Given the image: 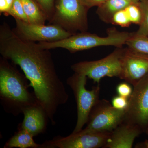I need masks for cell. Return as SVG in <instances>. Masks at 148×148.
Listing matches in <instances>:
<instances>
[{"label":"cell","instance_id":"obj_4","mask_svg":"<svg viewBox=\"0 0 148 148\" xmlns=\"http://www.w3.org/2000/svg\"><path fill=\"white\" fill-rule=\"evenodd\" d=\"M88 9L80 0H55L54 12L49 22L73 34L87 32Z\"/></svg>","mask_w":148,"mask_h":148},{"label":"cell","instance_id":"obj_18","mask_svg":"<svg viewBox=\"0 0 148 148\" xmlns=\"http://www.w3.org/2000/svg\"><path fill=\"white\" fill-rule=\"evenodd\" d=\"M139 3H132L126 7L125 9L132 24L139 26L143 21V15Z\"/></svg>","mask_w":148,"mask_h":148},{"label":"cell","instance_id":"obj_21","mask_svg":"<svg viewBox=\"0 0 148 148\" xmlns=\"http://www.w3.org/2000/svg\"><path fill=\"white\" fill-rule=\"evenodd\" d=\"M111 24L122 27H128L132 23L124 8L115 14L112 18Z\"/></svg>","mask_w":148,"mask_h":148},{"label":"cell","instance_id":"obj_7","mask_svg":"<svg viewBox=\"0 0 148 148\" xmlns=\"http://www.w3.org/2000/svg\"><path fill=\"white\" fill-rule=\"evenodd\" d=\"M125 110L114 108L105 99L98 100L90 112L84 131L112 132L123 121Z\"/></svg>","mask_w":148,"mask_h":148},{"label":"cell","instance_id":"obj_2","mask_svg":"<svg viewBox=\"0 0 148 148\" xmlns=\"http://www.w3.org/2000/svg\"><path fill=\"white\" fill-rule=\"evenodd\" d=\"M25 75H23L8 60H0V99L5 111L16 116L25 109L39 104Z\"/></svg>","mask_w":148,"mask_h":148},{"label":"cell","instance_id":"obj_13","mask_svg":"<svg viewBox=\"0 0 148 148\" xmlns=\"http://www.w3.org/2000/svg\"><path fill=\"white\" fill-rule=\"evenodd\" d=\"M22 114L24 119L18 128L27 130L34 137L45 132L49 118L39 104L28 107Z\"/></svg>","mask_w":148,"mask_h":148},{"label":"cell","instance_id":"obj_27","mask_svg":"<svg viewBox=\"0 0 148 148\" xmlns=\"http://www.w3.org/2000/svg\"><path fill=\"white\" fill-rule=\"evenodd\" d=\"M142 145H140L139 147H142L148 148V140H146L145 142L141 144Z\"/></svg>","mask_w":148,"mask_h":148},{"label":"cell","instance_id":"obj_1","mask_svg":"<svg viewBox=\"0 0 148 148\" xmlns=\"http://www.w3.org/2000/svg\"><path fill=\"white\" fill-rule=\"evenodd\" d=\"M0 53L21 68L38 103L55 125L58 107L68 102L69 95L56 72L49 49L20 38L4 22L0 27Z\"/></svg>","mask_w":148,"mask_h":148},{"label":"cell","instance_id":"obj_23","mask_svg":"<svg viewBox=\"0 0 148 148\" xmlns=\"http://www.w3.org/2000/svg\"><path fill=\"white\" fill-rule=\"evenodd\" d=\"M112 104L116 109L125 110L128 106V98L119 95L114 96L112 100Z\"/></svg>","mask_w":148,"mask_h":148},{"label":"cell","instance_id":"obj_20","mask_svg":"<svg viewBox=\"0 0 148 148\" xmlns=\"http://www.w3.org/2000/svg\"><path fill=\"white\" fill-rule=\"evenodd\" d=\"M139 4L143 11V20L139 25V29L135 32L138 34L148 36V0H143Z\"/></svg>","mask_w":148,"mask_h":148},{"label":"cell","instance_id":"obj_15","mask_svg":"<svg viewBox=\"0 0 148 148\" xmlns=\"http://www.w3.org/2000/svg\"><path fill=\"white\" fill-rule=\"evenodd\" d=\"M18 130L5 143L4 148H44L43 144H38L34 140V136L25 130Z\"/></svg>","mask_w":148,"mask_h":148},{"label":"cell","instance_id":"obj_22","mask_svg":"<svg viewBox=\"0 0 148 148\" xmlns=\"http://www.w3.org/2000/svg\"><path fill=\"white\" fill-rule=\"evenodd\" d=\"M40 6L50 21L54 12L55 0H34Z\"/></svg>","mask_w":148,"mask_h":148},{"label":"cell","instance_id":"obj_12","mask_svg":"<svg viewBox=\"0 0 148 148\" xmlns=\"http://www.w3.org/2000/svg\"><path fill=\"white\" fill-rule=\"evenodd\" d=\"M143 131L137 125L123 121L112 132L104 148H131Z\"/></svg>","mask_w":148,"mask_h":148},{"label":"cell","instance_id":"obj_10","mask_svg":"<svg viewBox=\"0 0 148 148\" xmlns=\"http://www.w3.org/2000/svg\"><path fill=\"white\" fill-rule=\"evenodd\" d=\"M16 27L14 31L23 39L36 42H54L68 38L73 34L55 24H30L15 19Z\"/></svg>","mask_w":148,"mask_h":148},{"label":"cell","instance_id":"obj_6","mask_svg":"<svg viewBox=\"0 0 148 148\" xmlns=\"http://www.w3.org/2000/svg\"><path fill=\"white\" fill-rule=\"evenodd\" d=\"M123 50V47H116L105 58L96 61H81L73 64L71 69L74 73L84 75L98 84L104 77L119 78Z\"/></svg>","mask_w":148,"mask_h":148},{"label":"cell","instance_id":"obj_16","mask_svg":"<svg viewBox=\"0 0 148 148\" xmlns=\"http://www.w3.org/2000/svg\"><path fill=\"white\" fill-rule=\"evenodd\" d=\"M24 12L30 24H45L47 17L34 0H21Z\"/></svg>","mask_w":148,"mask_h":148},{"label":"cell","instance_id":"obj_29","mask_svg":"<svg viewBox=\"0 0 148 148\" xmlns=\"http://www.w3.org/2000/svg\"><path fill=\"white\" fill-rule=\"evenodd\" d=\"M145 133L146 134H147L148 135V128H147V129L146 130V131H145Z\"/></svg>","mask_w":148,"mask_h":148},{"label":"cell","instance_id":"obj_14","mask_svg":"<svg viewBox=\"0 0 148 148\" xmlns=\"http://www.w3.org/2000/svg\"><path fill=\"white\" fill-rule=\"evenodd\" d=\"M132 3H134L127 0H106L98 7L96 14L101 21L106 24H111L115 14Z\"/></svg>","mask_w":148,"mask_h":148},{"label":"cell","instance_id":"obj_3","mask_svg":"<svg viewBox=\"0 0 148 148\" xmlns=\"http://www.w3.org/2000/svg\"><path fill=\"white\" fill-rule=\"evenodd\" d=\"M107 36H99L87 32H79L68 38L54 42H40L38 43L40 47L45 49H65L71 53L88 50L101 46L123 47L130 36V33L120 32L116 28H112L107 30Z\"/></svg>","mask_w":148,"mask_h":148},{"label":"cell","instance_id":"obj_11","mask_svg":"<svg viewBox=\"0 0 148 148\" xmlns=\"http://www.w3.org/2000/svg\"><path fill=\"white\" fill-rule=\"evenodd\" d=\"M119 78L133 86L148 74V55L124 48Z\"/></svg>","mask_w":148,"mask_h":148},{"label":"cell","instance_id":"obj_24","mask_svg":"<svg viewBox=\"0 0 148 148\" xmlns=\"http://www.w3.org/2000/svg\"><path fill=\"white\" fill-rule=\"evenodd\" d=\"M116 91L119 95L127 98L130 97L132 92L131 86L127 82L119 84L117 86Z\"/></svg>","mask_w":148,"mask_h":148},{"label":"cell","instance_id":"obj_25","mask_svg":"<svg viewBox=\"0 0 148 148\" xmlns=\"http://www.w3.org/2000/svg\"><path fill=\"white\" fill-rule=\"evenodd\" d=\"M14 0H0V12L7 15Z\"/></svg>","mask_w":148,"mask_h":148},{"label":"cell","instance_id":"obj_17","mask_svg":"<svg viewBox=\"0 0 148 148\" xmlns=\"http://www.w3.org/2000/svg\"><path fill=\"white\" fill-rule=\"evenodd\" d=\"M125 45L132 50L148 55V36L138 34L135 32L131 33Z\"/></svg>","mask_w":148,"mask_h":148},{"label":"cell","instance_id":"obj_8","mask_svg":"<svg viewBox=\"0 0 148 148\" xmlns=\"http://www.w3.org/2000/svg\"><path fill=\"white\" fill-rule=\"evenodd\" d=\"M133 87L123 121L137 125L145 132L148 128V74Z\"/></svg>","mask_w":148,"mask_h":148},{"label":"cell","instance_id":"obj_9","mask_svg":"<svg viewBox=\"0 0 148 148\" xmlns=\"http://www.w3.org/2000/svg\"><path fill=\"white\" fill-rule=\"evenodd\" d=\"M111 132L84 131L82 130L67 137L57 136L42 144L44 148H104Z\"/></svg>","mask_w":148,"mask_h":148},{"label":"cell","instance_id":"obj_5","mask_svg":"<svg viewBox=\"0 0 148 148\" xmlns=\"http://www.w3.org/2000/svg\"><path fill=\"white\" fill-rule=\"evenodd\" d=\"M87 77L75 73L67 79L66 82L73 90L77 106V118L75 127L72 133L82 130L87 123L90 112L99 99L100 87L99 85L91 90L86 88Z\"/></svg>","mask_w":148,"mask_h":148},{"label":"cell","instance_id":"obj_19","mask_svg":"<svg viewBox=\"0 0 148 148\" xmlns=\"http://www.w3.org/2000/svg\"><path fill=\"white\" fill-rule=\"evenodd\" d=\"M7 15H11L14 18L29 23L28 18L24 12L21 0H14Z\"/></svg>","mask_w":148,"mask_h":148},{"label":"cell","instance_id":"obj_28","mask_svg":"<svg viewBox=\"0 0 148 148\" xmlns=\"http://www.w3.org/2000/svg\"><path fill=\"white\" fill-rule=\"evenodd\" d=\"M127 1H130L134 3H139L142 1L143 0H127Z\"/></svg>","mask_w":148,"mask_h":148},{"label":"cell","instance_id":"obj_26","mask_svg":"<svg viewBox=\"0 0 148 148\" xmlns=\"http://www.w3.org/2000/svg\"><path fill=\"white\" fill-rule=\"evenodd\" d=\"M83 4L89 9L93 7L97 6V7L103 3L106 0H80Z\"/></svg>","mask_w":148,"mask_h":148}]
</instances>
